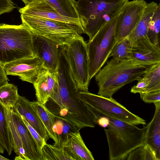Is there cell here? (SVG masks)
<instances>
[{
  "label": "cell",
  "mask_w": 160,
  "mask_h": 160,
  "mask_svg": "<svg viewBox=\"0 0 160 160\" xmlns=\"http://www.w3.org/2000/svg\"><path fill=\"white\" fill-rule=\"evenodd\" d=\"M57 85L45 105L54 115L72 123L78 129L94 128L98 117L79 98L78 92L64 54L60 57Z\"/></svg>",
  "instance_id": "cell-1"
},
{
  "label": "cell",
  "mask_w": 160,
  "mask_h": 160,
  "mask_svg": "<svg viewBox=\"0 0 160 160\" xmlns=\"http://www.w3.org/2000/svg\"><path fill=\"white\" fill-rule=\"evenodd\" d=\"M151 66L131 59L112 58L95 76L98 87V94L112 98L124 86L142 77Z\"/></svg>",
  "instance_id": "cell-2"
},
{
  "label": "cell",
  "mask_w": 160,
  "mask_h": 160,
  "mask_svg": "<svg viewBox=\"0 0 160 160\" xmlns=\"http://www.w3.org/2000/svg\"><path fill=\"white\" fill-rule=\"evenodd\" d=\"M104 128L109 148L110 160L127 159L129 154L145 144L148 124L140 128L136 125L108 118Z\"/></svg>",
  "instance_id": "cell-3"
},
{
  "label": "cell",
  "mask_w": 160,
  "mask_h": 160,
  "mask_svg": "<svg viewBox=\"0 0 160 160\" xmlns=\"http://www.w3.org/2000/svg\"><path fill=\"white\" fill-rule=\"evenodd\" d=\"M35 57L33 33L27 26L0 24L1 64Z\"/></svg>",
  "instance_id": "cell-4"
},
{
  "label": "cell",
  "mask_w": 160,
  "mask_h": 160,
  "mask_svg": "<svg viewBox=\"0 0 160 160\" xmlns=\"http://www.w3.org/2000/svg\"><path fill=\"white\" fill-rule=\"evenodd\" d=\"M128 0H78L76 7L83 30L91 40L106 23L120 12Z\"/></svg>",
  "instance_id": "cell-5"
},
{
  "label": "cell",
  "mask_w": 160,
  "mask_h": 160,
  "mask_svg": "<svg viewBox=\"0 0 160 160\" xmlns=\"http://www.w3.org/2000/svg\"><path fill=\"white\" fill-rule=\"evenodd\" d=\"M22 23L33 33L65 46L83 33L81 26L53 20L21 14Z\"/></svg>",
  "instance_id": "cell-6"
},
{
  "label": "cell",
  "mask_w": 160,
  "mask_h": 160,
  "mask_svg": "<svg viewBox=\"0 0 160 160\" xmlns=\"http://www.w3.org/2000/svg\"><path fill=\"white\" fill-rule=\"evenodd\" d=\"M119 14L104 24L87 43L90 80L106 63L118 42L115 32Z\"/></svg>",
  "instance_id": "cell-7"
},
{
  "label": "cell",
  "mask_w": 160,
  "mask_h": 160,
  "mask_svg": "<svg viewBox=\"0 0 160 160\" xmlns=\"http://www.w3.org/2000/svg\"><path fill=\"white\" fill-rule=\"evenodd\" d=\"M79 98L100 116L120 120L135 125L146 124L145 120L133 114L112 98H106L88 92L79 91Z\"/></svg>",
  "instance_id": "cell-8"
},
{
  "label": "cell",
  "mask_w": 160,
  "mask_h": 160,
  "mask_svg": "<svg viewBox=\"0 0 160 160\" xmlns=\"http://www.w3.org/2000/svg\"><path fill=\"white\" fill-rule=\"evenodd\" d=\"M73 79L78 91L88 92L90 82L87 43L81 36L63 46Z\"/></svg>",
  "instance_id": "cell-9"
},
{
  "label": "cell",
  "mask_w": 160,
  "mask_h": 160,
  "mask_svg": "<svg viewBox=\"0 0 160 160\" xmlns=\"http://www.w3.org/2000/svg\"><path fill=\"white\" fill-rule=\"evenodd\" d=\"M144 0L126 1L123 5L116 22L115 36L118 42L128 37L140 20L146 6Z\"/></svg>",
  "instance_id": "cell-10"
},
{
  "label": "cell",
  "mask_w": 160,
  "mask_h": 160,
  "mask_svg": "<svg viewBox=\"0 0 160 160\" xmlns=\"http://www.w3.org/2000/svg\"><path fill=\"white\" fill-rule=\"evenodd\" d=\"M33 33L36 56L41 60L45 69L52 72H57L63 46L44 37Z\"/></svg>",
  "instance_id": "cell-11"
},
{
  "label": "cell",
  "mask_w": 160,
  "mask_h": 160,
  "mask_svg": "<svg viewBox=\"0 0 160 160\" xmlns=\"http://www.w3.org/2000/svg\"><path fill=\"white\" fill-rule=\"evenodd\" d=\"M7 75L17 76L22 81L33 84L46 69L38 57L22 58L3 66Z\"/></svg>",
  "instance_id": "cell-12"
},
{
  "label": "cell",
  "mask_w": 160,
  "mask_h": 160,
  "mask_svg": "<svg viewBox=\"0 0 160 160\" xmlns=\"http://www.w3.org/2000/svg\"><path fill=\"white\" fill-rule=\"evenodd\" d=\"M19 11L22 14L65 22L82 26L79 19L60 15L45 0H38L32 2L20 8Z\"/></svg>",
  "instance_id": "cell-13"
},
{
  "label": "cell",
  "mask_w": 160,
  "mask_h": 160,
  "mask_svg": "<svg viewBox=\"0 0 160 160\" xmlns=\"http://www.w3.org/2000/svg\"><path fill=\"white\" fill-rule=\"evenodd\" d=\"M9 108L29 160H43L42 150L22 120L21 115L13 108Z\"/></svg>",
  "instance_id": "cell-14"
},
{
  "label": "cell",
  "mask_w": 160,
  "mask_h": 160,
  "mask_svg": "<svg viewBox=\"0 0 160 160\" xmlns=\"http://www.w3.org/2000/svg\"><path fill=\"white\" fill-rule=\"evenodd\" d=\"M132 60L152 66L160 62V48L153 44L147 36L132 43Z\"/></svg>",
  "instance_id": "cell-15"
},
{
  "label": "cell",
  "mask_w": 160,
  "mask_h": 160,
  "mask_svg": "<svg viewBox=\"0 0 160 160\" xmlns=\"http://www.w3.org/2000/svg\"><path fill=\"white\" fill-rule=\"evenodd\" d=\"M22 116L28 123L46 142L49 139L48 134L43 124L32 107L31 102L19 95L18 100L13 108Z\"/></svg>",
  "instance_id": "cell-16"
},
{
  "label": "cell",
  "mask_w": 160,
  "mask_h": 160,
  "mask_svg": "<svg viewBox=\"0 0 160 160\" xmlns=\"http://www.w3.org/2000/svg\"><path fill=\"white\" fill-rule=\"evenodd\" d=\"M57 72L46 69L38 77L33 84L37 101L44 105L46 103L57 85Z\"/></svg>",
  "instance_id": "cell-17"
},
{
  "label": "cell",
  "mask_w": 160,
  "mask_h": 160,
  "mask_svg": "<svg viewBox=\"0 0 160 160\" xmlns=\"http://www.w3.org/2000/svg\"><path fill=\"white\" fill-rule=\"evenodd\" d=\"M154 104L155 112L153 118L148 124L145 144H148L154 149L160 159V102Z\"/></svg>",
  "instance_id": "cell-18"
},
{
  "label": "cell",
  "mask_w": 160,
  "mask_h": 160,
  "mask_svg": "<svg viewBox=\"0 0 160 160\" xmlns=\"http://www.w3.org/2000/svg\"><path fill=\"white\" fill-rule=\"evenodd\" d=\"M43 160H78L65 143L53 145L46 143L42 149Z\"/></svg>",
  "instance_id": "cell-19"
},
{
  "label": "cell",
  "mask_w": 160,
  "mask_h": 160,
  "mask_svg": "<svg viewBox=\"0 0 160 160\" xmlns=\"http://www.w3.org/2000/svg\"><path fill=\"white\" fill-rule=\"evenodd\" d=\"M158 4L153 1L147 3L142 16L134 30L128 37L132 43L147 36L149 22Z\"/></svg>",
  "instance_id": "cell-20"
},
{
  "label": "cell",
  "mask_w": 160,
  "mask_h": 160,
  "mask_svg": "<svg viewBox=\"0 0 160 160\" xmlns=\"http://www.w3.org/2000/svg\"><path fill=\"white\" fill-rule=\"evenodd\" d=\"M79 131L69 134L66 143L78 160H94L92 154L85 144Z\"/></svg>",
  "instance_id": "cell-21"
},
{
  "label": "cell",
  "mask_w": 160,
  "mask_h": 160,
  "mask_svg": "<svg viewBox=\"0 0 160 160\" xmlns=\"http://www.w3.org/2000/svg\"><path fill=\"white\" fill-rule=\"evenodd\" d=\"M31 103L43 124L49 138L53 140L54 144H57L58 138L53 129L54 115L48 110L45 105L37 101L31 102Z\"/></svg>",
  "instance_id": "cell-22"
},
{
  "label": "cell",
  "mask_w": 160,
  "mask_h": 160,
  "mask_svg": "<svg viewBox=\"0 0 160 160\" xmlns=\"http://www.w3.org/2000/svg\"><path fill=\"white\" fill-rule=\"evenodd\" d=\"M53 129L58 140L57 144H62L67 141L69 134L80 129L67 119L54 115Z\"/></svg>",
  "instance_id": "cell-23"
},
{
  "label": "cell",
  "mask_w": 160,
  "mask_h": 160,
  "mask_svg": "<svg viewBox=\"0 0 160 160\" xmlns=\"http://www.w3.org/2000/svg\"><path fill=\"white\" fill-rule=\"evenodd\" d=\"M45 0L60 15L79 19L74 0Z\"/></svg>",
  "instance_id": "cell-24"
},
{
  "label": "cell",
  "mask_w": 160,
  "mask_h": 160,
  "mask_svg": "<svg viewBox=\"0 0 160 160\" xmlns=\"http://www.w3.org/2000/svg\"><path fill=\"white\" fill-rule=\"evenodd\" d=\"M0 133L5 150L10 156L14 149L12 134L6 118L4 107L0 102Z\"/></svg>",
  "instance_id": "cell-25"
},
{
  "label": "cell",
  "mask_w": 160,
  "mask_h": 160,
  "mask_svg": "<svg viewBox=\"0 0 160 160\" xmlns=\"http://www.w3.org/2000/svg\"><path fill=\"white\" fill-rule=\"evenodd\" d=\"M17 87L8 83L0 87V102L7 108H13L18 100Z\"/></svg>",
  "instance_id": "cell-26"
},
{
  "label": "cell",
  "mask_w": 160,
  "mask_h": 160,
  "mask_svg": "<svg viewBox=\"0 0 160 160\" xmlns=\"http://www.w3.org/2000/svg\"><path fill=\"white\" fill-rule=\"evenodd\" d=\"M4 108L6 118L12 138L14 145L13 150L17 155L21 156L24 160H29L26 154L20 135L13 121L9 109L4 107Z\"/></svg>",
  "instance_id": "cell-27"
},
{
  "label": "cell",
  "mask_w": 160,
  "mask_h": 160,
  "mask_svg": "<svg viewBox=\"0 0 160 160\" xmlns=\"http://www.w3.org/2000/svg\"><path fill=\"white\" fill-rule=\"evenodd\" d=\"M160 4L159 3L155 10L150 21L147 36L154 45L160 47Z\"/></svg>",
  "instance_id": "cell-28"
},
{
  "label": "cell",
  "mask_w": 160,
  "mask_h": 160,
  "mask_svg": "<svg viewBox=\"0 0 160 160\" xmlns=\"http://www.w3.org/2000/svg\"><path fill=\"white\" fill-rule=\"evenodd\" d=\"M142 77L149 82L145 92L160 90V62L150 67Z\"/></svg>",
  "instance_id": "cell-29"
},
{
  "label": "cell",
  "mask_w": 160,
  "mask_h": 160,
  "mask_svg": "<svg viewBox=\"0 0 160 160\" xmlns=\"http://www.w3.org/2000/svg\"><path fill=\"white\" fill-rule=\"evenodd\" d=\"M127 160H160L154 149L146 143L131 152L128 155Z\"/></svg>",
  "instance_id": "cell-30"
},
{
  "label": "cell",
  "mask_w": 160,
  "mask_h": 160,
  "mask_svg": "<svg viewBox=\"0 0 160 160\" xmlns=\"http://www.w3.org/2000/svg\"><path fill=\"white\" fill-rule=\"evenodd\" d=\"M132 42L127 37L117 42L113 48L109 57L120 59H131Z\"/></svg>",
  "instance_id": "cell-31"
},
{
  "label": "cell",
  "mask_w": 160,
  "mask_h": 160,
  "mask_svg": "<svg viewBox=\"0 0 160 160\" xmlns=\"http://www.w3.org/2000/svg\"><path fill=\"white\" fill-rule=\"evenodd\" d=\"M139 93L141 99L145 102L154 103L160 102V90Z\"/></svg>",
  "instance_id": "cell-32"
},
{
  "label": "cell",
  "mask_w": 160,
  "mask_h": 160,
  "mask_svg": "<svg viewBox=\"0 0 160 160\" xmlns=\"http://www.w3.org/2000/svg\"><path fill=\"white\" fill-rule=\"evenodd\" d=\"M137 81V83L131 88V92L135 94L145 92L149 84L148 80L146 78L142 77Z\"/></svg>",
  "instance_id": "cell-33"
},
{
  "label": "cell",
  "mask_w": 160,
  "mask_h": 160,
  "mask_svg": "<svg viewBox=\"0 0 160 160\" xmlns=\"http://www.w3.org/2000/svg\"><path fill=\"white\" fill-rule=\"evenodd\" d=\"M22 119L29 130L38 145L39 148L42 150L43 146L47 142L28 123L25 118L21 116Z\"/></svg>",
  "instance_id": "cell-34"
},
{
  "label": "cell",
  "mask_w": 160,
  "mask_h": 160,
  "mask_svg": "<svg viewBox=\"0 0 160 160\" xmlns=\"http://www.w3.org/2000/svg\"><path fill=\"white\" fill-rule=\"evenodd\" d=\"M16 8L11 0H0V15L12 11Z\"/></svg>",
  "instance_id": "cell-35"
},
{
  "label": "cell",
  "mask_w": 160,
  "mask_h": 160,
  "mask_svg": "<svg viewBox=\"0 0 160 160\" xmlns=\"http://www.w3.org/2000/svg\"><path fill=\"white\" fill-rule=\"evenodd\" d=\"M9 81L3 66L0 64V87L8 83Z\"/></svg>",
  "instance_id": "cell-36"
},
{
  "label": "cell",
  "mask_w": 160,
  "mask_h": 160,
  "mask_svg": "<svg viewBox=\"0 0 160 160\" xmlns=\"http://www.w3.org/2000/svg\"><path fill=\"white\" fill-rule=\"evenodd\" d=\"M5 151L3 140L0 133V153H3Z\"/></svg>",
  "instance_id": "cell-37"
},
{
  "label": "cell",
  "mask_w": 160,
  "mask_h": 160,
  "mask_svg": "<svg viewBox=\"0 0 160 160\" xmlns=\"http://www.w3.org/2000/svg\"><path fill=\"white\" fill-rule=\"evenodd\" d=\"M25 3V5L34 1L38 0H22Z\"/></svg>",
  "instance_id": "cell-38"
},
{
  "label": "cell",
  "mask_w": 160,
  "mask_h": 160,
  "mask_svg": "<svg viewBox=\"0 0 160 160\" xmlns=\"http://www.w3.org/2000/svg\"><path fill=\"white\" fill-rule=\"evenodd\" d=\"M15 160H24L22 157L18 155L15 158Z\"/></svg>",
  "instance_id": "cell-39"
},
{
  "label": "cell",
  "mask_w": 160,
  "mask_h": 160,
  "mask_svg": "<svg viewBox=\"0 0 160 160\" xmlns=\"http://www.w3.org/2000/svg\"><path fill=\"white\" fill-rule=\"evenodd\" d=\"M9 160L4 157L2 156L0 154V160Z\"/></svg>",
  "instance_id": "cell-40"
}]
</instances>
